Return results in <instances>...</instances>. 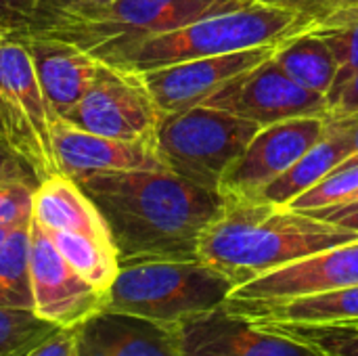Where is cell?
I'll return each instance as SVG.
<instances>
[{"label":"cell","mask_w":358,"mask_h":356,"mask_svg":"<svg viewBox=\"0 0 358 356\" xmlns=\"http://www.w3.org/2000/svg\"><path fill=\"white\" fill-rule=\"evenodd\" d=\"M101 212L120 266L145 260H195L203 231L227 199L172 170H120L76 180Z\"/></svg>","instance_id":"obj_1"},{"label":"cell","mask_w":358,"mask_h":356,"mask_svg":"<svg viewBox=\"0 0 358 356\" xmlns=\"http://www.w3.org/2000/svg\"><path fill=\"white\" fill-rule=\"evenodd\" d=\"M358 239V233L262 199H227L203 231L197 258L235 287L306 256Z\"/></svg>","instance_id":"obj_2"},{"label":"cell","mask_w":358,"mask_h":356,"mask_svg":"<svg viewBox=\"0 0 358 356\" xmlns=\"http://www.w3.org/2000/svg\"><path fill=\"white\" fill-rule=\"evenodd\" d=\"M310 27L313 23L296 10L252 0L237 10L210 15L185 27L141 40L105 59V63L143 73L193 59L281 44Z\"/></svg>","instance_id":"obj_3"},{"label":"cell","mask_w":358,"mask_h":356,"mask_svg":"<svg viewBox=\"0 0 358 356\" xmlns=\"http://www.w3.org/2000/svg\"><path fill=\"white\" fill-rule=\"evenodd\" d=\"M233 292L235 283L199 258L145 260L120 266L103 311L174 327L224 306Z\"/></svg>","instance_id":"obj_4"},{"label":"cell","mask_w":358,"mask_h":356,"mask_svg":"<svg viewBox=\"0 0 358 356\" xmlns=\"http://www.w3.org/2000/svg\"><path fill=\"white\" fill-rule=\"evenodd\" d=\"M260 128L229 111L197 105L162 115L153 143L166 170L218 191L224 172Z\"/></svg>","instance_id":"obj_5"},{"label":"cell","mask_w":358,"mask_h":356,"mask_svg":"<svg viewBox=\"0 0 358 356\" xmlns=\"http://www.w3.org/2000/svg\"><path fill=\"white\" fill-rule=\"evenodd\" d=\"M57 115L40 86L25 36L0 38V122L4 138L42 183L61 174L52 124Z\"/></svg>","instance_id":"obj_6"},{"label":"cell","mask_w":358,"mask_h":356,"mask_svg":"<svg viewBox=\"0 0 358 356\" xmlns=\"http://www.w3.org/2000/svg\"><path fill=\"white\" fill-rule=\"evenodd\" d=\"M250 2L252 0H111L107 10L92 21L42 34L73 42L99 61H105L141 40L185 27L210 15L237 10Z\"/></svg>","instance_id":"obj_7"},{"label":"cell","mask_w":358,"mask_h":356,"mask_svg":"<svg viewBox=\"0 0 358 356\" xmlns=\"http://www.w3.org/2000/svg\"><path fill=\"white\" fill-rule=\"evenodd\" d=\"M162 113L141 76L105 61L99 63L94 82L65 118L67 124L120 141H151Z\"/></svg>","instance_id":"obj_8"},{"label":"cell","mask_w":358,"mask_h":356,"mask_svg":"<svg viewBox=\"0 0 358 356\" xmlns=\"http://www.w3.org/2000/svg\"><path fill=\"white\" fill-rule=\"evenodd\" d=\"M203 105L256 122L262 128L294 118H329L327 97L296 84L277 65L273 55L235 76Z\"/></svg>","instance_id":"obj_9"},{"label":"cell","mask_w":358,"mask_h":356,"mask_svg":"<svg viewBox=\"0 0 358 356\" xmlns=\"http://www.w3.org/2000/svg\"><path fill=\"white\" fill-rule=\"evenodd\" d=\"M327 130V118H294L264 126L224 172L218 193L224 199H256L296 159L317 145Z\"/></svg>","instance_id":"obj_10"},{"label":"cell","mask_w":358,"mask_h":356,"mask_svg":"<svg viewBox=\"0 0 358 356\" xmlns=\"http://www.w3.org/2000/svg\"><path fill=\"white\" fill-rule=\"evenodd\" d=\"M29 281L31 311L59 329L76 327L105 308L107 294L67 264L46 229L34 218L29 222Z\"/></svg>","instance_id":"obj_11"},{"label":"cell","mask_w":358,"mask_h":356,"mask_svg":"<svg viewBox=\"0 0 358 356\" xmlns=\"http://www.w3.org/2000/svg\"><path fill=\"white\" fill-rule=\"evenodd\" d=\"M174 334L180 356H325L227 306L176 323Z\"/></svg>","instance_id":"obj_12"},{"label":"cell","mask_w":358,"mask_h":356,"mask_svg":"<svg viewBox=\"0 0 358 356\" xmlns=\"http://www.w3.org/2000/svg\"><path fill=\"white\" fill-rule=\"evenodd\" d=\"M277 46L279 44L193 59L176 65L143 71L138 76L147 86L159 113L168 115V113L203 105L216 90H220L235 76L266 61Z\"/></svg>","instance_id":"obj_13"},{"label":"cell","mask_w":358,"mask_h":356,"mask_svg":"<svg viewBox=\"0 0 358 356\" xmlns=\"http://www.w3.org/2000/svg\"><path fill=\"white\" fill-rule=\"evenodd\" d=\"M358 285V239L323 250L235 287L229 300L277 302Z\"/></svg>","instance_id":"obj_14"},{"label":"cell","mask_w":358,"mask_h":356,"mask_svg":"<svg viewBox=\"0 0 358 356\" xmlns=\"http://www.w3.org/2000/svg\"><path fill=\"white\" fill-rule=\"evenodd\" d=\"M55 155L61 174L78 180L90 174L120 170H162L164 164L151 141H120L80 130L57 118L52 124Z\"/></svg>","instance_id":"obj_15"},{"label":"cell","mask_w":358,"mask_h":356,"mask_svg":"<svg viewBox=\"0 0 358 356\" xmlns=\"http://www.w3.org/2000/svg\"><path fill=\"white\" fill-rule=\"evenodd\" d=\"M25 44L52 113L65 120L88 92L101 61L73 42L42 31L25 36Z\"/></svg>","instance_id":"obj_16"},{"label":"cell","mask_w":358,"mask_h":356,"mask_svg":"<svg viewBox=\"0 0 358 356\" xmlns=\"http://www.w3.org/2000/svg\"><path fill=\"white\" fill-rule=\"evenodd\" d=\"M78 356H180L174 327L101 311L78 325Z\"/></svg>","instance_id":"obj_17"},{"label":"cell","mask_w":358,"mask_h":356,"mask_svg":"<svg viewBox=\"0 0 358 356\" xmlns=\"http://www.w3.org/2000/svg\"><path fill=\"white\" fill-rule=\"evenodd\" d=\"M229 311L258 323L287 325H340L358 321V285L300 296L277 302H241L227 300Z\"/></svg>","instance_id":"obj_18"},{"label":"cell","mask_w":358,"mask_h":356,"mask_svg":"<svg viewBox=\"0 0 358 356\" xmlns=\"http://www.w3.org/2000/svg\"><path fill=\"white\" fill-rule=\"evenodd\" d=\"M31 218L46 231H69L113 243L109 229L82 187L65 174L38 183L34 191Z\"/></svg>","instance_id":"obj_19"},{"label":"cell","mask_w":358,"mask_h":356,"mask_svg":"<svg viewBox=\"0 0 358 356\" xmlns=\"http://www.w3.org/2000/svg\"><path fill=\"white\" fill-rule=\"evenodd\" d=\"M348 155L350 147L344 128L338 120L327 118L325 136L317 145H313L300 159H296L279 178L266 185L256 199L287 208L294 199H298L302 193L313 189L327 174H331L344 159H348Z\"/></svg>","instance_id":"obj_20"},{"label":"cell","mask_w":358,"mask_h":356,"mask_svg":"<svg viewBox=\"0 0 358 356\" xmlns=\"http://www.w3.org/2000/svg\"><path fill=\"white\" fill-rule=\"evenodd\" d=\"M273 59L302 88L325 97L329 94L336 80L338 63L334 50L317 31L306 29L287 38L275 48Z\"/></svg>","instance_id":"obj_21"},{"label":"cell","mask_w":358,"mask_h":356,"mask_svg":"<svg viewBox=\"0 0 358 356\" xmlns=\"http://www.w3.org/2000/svg\"><path fill=\"white\" fill-rule=\"evenodd\" d=\"M57 252L67 260V264L84 277L90 285L109 292L111 283L120 273V258L113 243L99 241L88 235L69 233V231H46Z\"/></svg>","instance_id":"obj_22"},{"label":"cell","mask_w":358,"mask_h":356,"mask_svg":"<svg viewBox=\"0 0 358 356\" xmlns=\"http://www.w3.org/2000/svg\"><path fill=\"white\" fill-rule=\"evenodd\" d=\"M310 29L317 31L329 44L338 63L336 80L327 94L331 111L342 90L358 76V8L338 10L315 23Z\"/></svg>","instance_id":"obj_23"},{"label":"cell","mask_w":358,"mask_h":356,"mask_svg":"<svg viewBox=\"0 0 358 356\" xmlns=\"http://www.w3.org/2000/svg\"><path fill=\"white\" fill-rule=\"evenodd\" d=\"M0 306L31 311L29 225L15 227L0 243Z\"/></svg>","instance_id":"obj_24"},{"label":"cell","mask_w":358,"mask_h":356,"mask_svg":"<svg viewBox=\"0 0 358 356\" xmlns=\"http://www.w3.org/2000/svg\"><path fill=\"white\" fill-rule=\"evenodd\" d=\"M59 327L27 308L0 306V356H23Z\"/></svg>","instance_id":"obj_25"},{"label":"cell","mask_w":358,"mask_h":356,"mask_svg":"<svg viewBox=\"0 0 358 356\" xmlns=\"http://www.w3.org/2000/svg\"><path fill=\"white\" fill-rule=\"evenodd\" d=\"M262 325L283 332L317 348L325 356H358V321L340 323V325H287V323H262Z\"/></svg>","instance_id":"obj_26"},{"label":"cell","mask_w":358,"mask_h":356,"mask_svg":"<svg viewBox=\"0 0 358 356\" xmlns=\"http://www.w3.org/2000/svg\"><path fill=\"white\" fill-rule=\"evenodd\" d=\"M357 193L358 166H352V168H346V170H334L321 183H317L313 189H308L298 199H294L287 208L298 210V212L319 210V208L350 201Z\"/></svg>","instance_id":"obj_27"},{"label":"cell","mask_w":358,"mask_h":356,"mask_svg":"<svg viewBox=\"0 0 358 356\" xmlns=\"http://www.w3.org/2000/svg\"><path fill=\"white\" fill-rule=\"evenodd\" d=\"M44 19L46 29L86 23L101 17L111 0H27Z\"/></svg>","instance_id":"obj_28"},{"label":"cell","mask_w":358,"mask_h":356,"mask_svg":"<svg viewBox=\"0 0 358 356\" xmlns=\"http://www.w3.org/2000/svg\"><path fill=\"white\" fill-rule=\"evenodd\" d=\"M34 185L0 183V227L15 229L31 222Z\"/></svg>","instance_id":"obj_29"},{"label":"cell","mask_w":358,"mask_h":356,"mask_svg":"<svg viewBox=\"0 0 358 356\" xmlns=\"http://www.w3.org/2000/svg\"><path fill=\"white\" fill-rule=\"evenodd\" d=\"M46 23L27 0H0V38L44 31Z\"/></svg>","instance_id":"obj_30"},{"label":"cell","mask_w":358,"mask_h":356,"mask_svg":"<svg viewBox=\"0 0 358 356\" xmlns=\"http://www.w3.org/2000/svg\"><path fill=\"white\" fill-rule=\"evenodd\" d=\"M260 2L283 6L287 10H296L298 15H302L313 25L319 23L321 19L338 13V10L358 8V0H260Z\"/></svg>","instance_id":"obj_31"},{"label":"cell","mask_w":358,"mask_h":356,"mask_svg":"<svg viewBox=\"0 0 358 356\" xmlns=\"http://www.w3.org/2000/svg\"><path fill=\"white\" fill-rule=\"evenodd\" d=\"M0 183H25L38 187V178L29 164L10 147V143L0 134Z\"/></svg>","instance_id":"obj_32"},{"label":"cell","mask_w":358,"mask_h":356,"mask_svg":"<svg viewBox=\"0 0 358 356\" xmlns=\"http://www.w3.org/2000/svg\"><path fill=\"white\" fill-rule=\"evenodd\" d=\"M23 356H78V325L57 329Z\"/></svg>","instance_id":"obj_33"},{"label":"cell","mask_w":358,"mask_h":356,"mask_svg":"<svg viewBox=\"0 0 358 356\" xmlns=\"http://www.w3.org/2000/svg\"><path fill=\"white\" fill-rule=\"evenodd\" d=\"M306 214L331 222L336 227L348 229L358 233V199L346 201V204H336V206H327V208H319V210H308Z\"/></svg>","instance_id":"obj_34"},{"label":"cell","mask_w":358,"mask_h":356,"mask_svg":"<svg viewBox=\"0 0 358 356\" xmlns=\"http://www.w3.org/2000/svg\"><path fill=\"white\" fill-rule=\"evenodd\" d=\"M334 120H338L340 126L344 128V134H346V141H348V147H350L348 159H344L336 170H346V168L358 166V113L346 115V118H334Z\"/></svg>","instance_id":"obj_35"},{"label":"cell","mask_w":358,"mask_h":356,"mask_svg":"<svg viewBox=\"0 0 358 356\" xmlns=\"http://www.w3.org/2000/svg\"><path fill=\"white\" fill-rule=\"evenodd\" d=\"M355 113H358V76L342 90V94L329 111V118H346Z\"/></svg>","instance_id":"obj_36"},{"label":"cell","mask_w":358,"mask_h":356,"mask_svg":"<svg viewBox=\"0 0 358 356\" xmlns=\"http://www.w3.org/2000/svg\"><path fill=\"white\" fill-rule=\"evenodd\" d=\"M13 229H6V227H0V243L8 237V233H10Z\"/></svg>","instance_id":"obj_37"},{"label":"cell","mask_w":358,"mask_h":356,"mask_svg":"<svg viewBox=\"0 0 358 356\" xmlns=\"http://www.w3.org/2000/svg\"><path fill=\"white\" fill-rule=\"evenodd\" d=\"M0 134L4 136V130H2V122H0Z\"/></svg>","instance_id":"obj_38"}]
</instances>
